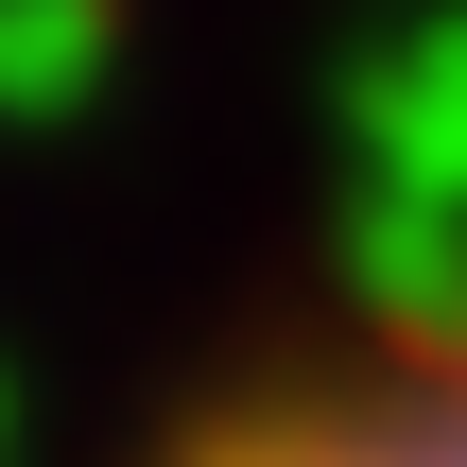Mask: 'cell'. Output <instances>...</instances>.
Instances as JSON below:
<instances>
[{
  "label": "cell",
  "mask_w": 467,
  "mask_h": 467,
  "mask_svg": "<svg viewBox=\"0 0 467 467\" xmlns=\"http://www.w3.org/2000/svg\"><path fill=\"white\" fill-rule=\"evenodd\" d=\"M173 467H467V329L312 364V381H277L260 416H225L208 451H173Z\"/></svg>",
  "instance_id": "6da1fadb"
}]
</instances>
